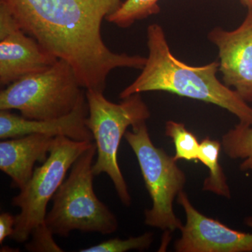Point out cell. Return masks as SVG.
I'll use <instances>...</instances> for the list:
<instances>
[{
    "label": "cell",
    "instance_id": "obj_19",
    "mask_svg": "<svg viewBox=\"0 0 252 252\" xmlns=\"http://www.w3.org/2000/svg\"><path fill=\"white\" fill-rule=\"evenodd\" d=\"M16 216L9 212L0 215V243L2 244L6 238H10L14 232Z\"/></svg>",
    "mask_w": 252,
    "mask_h": 252
},
{
    "label": "cell",
    "instance_id": "obj_7",
    "mask_svg": "<svg viewBox=\"0 0 252 252\" xmlns=\"http://www.w3.org/2000/svg\"><path fill=\"white\" fill-rule=\"evenodd\" d=\"M92 142H79L64 136L55 137L49 157L34 169L27 185L11 200L19 207L14 232L10 239L23 243L37 225L45 222L48 203L65 179L68 170Z\"/></svg>",
    "mask_w": 252,
    "mask_h": 252
},
{
    "label": "cell",
    "instance_id": "obj_2",
    "mask_svg": "<svg viewBox=\"0 0 252 252\" xmlns=\"http://www.w3.org/2000/svg\"><path fill=\"white\" fill-rule=\"evenodd\" d=\"M148 56L140 75L119 94L121 99L149 91H164L215 104L252 126V108L217 77L220 62L190 66L172 54L165 32L153 23L147 28Z\"/></svg>",
    "mask_w": 252,
    "mask_h": 252
},
{
    "label": "cell",
    "instance_id": "obj_16",
    "mask_svg": "<svg viewBox=\"0 0 252 252\" xmlns=\"http://www.w3.org/2000/svg\"><path fill=\"white\" fill-rule=\"evenodd\" d=\"M220 144L230 158L252 161V126L239 123L223 135Z\"/></svg>",
    "mask_w": 252,
    "mask_h": 252
},
{
    "label": "cell",
    "instance_id": "obj_13",
    "mask_svg": "<svg viewBox=\"0 0 252 252\" xmlns=\"http://www.w3.org/2000/svg\"><path fill=\"white\" fill-rule=\"evenodd\" d=\"M221 144L219 141L204 139L200 144L198 160L209 169L208 177L204 181L203 189L206 191L230 198L229 186L223 168L219 162Z\"/></svg>",
    "mask_w": 252,
    "mask_h": 252
},
{
    "label": "cell",
    "instance_id": "obj_15",
    "mask_svg": "<svg viewBox=\"0 0 252 252\" xmlns=\"http://www.w3.org/2000/svg\"><path fill=\"white\" fill-rule=\"evenodd\" d=\"M165 135L170 137L175 144L173 158L176 161L198 160L200 143L195 135L186 128L185 124L168 121L165 124Z\"/></svg>",
    "mask_w": 252,
    "mask_h": 252
},
{
    "label": "cell",
    "instance_id": "obj_21",
    "mask_svg": "<svg viewBox=\"0 0 252 252\" xmlns=\"http://www.w3.org/2000/svg\"><path fill=\"white\" fill-rule=\"evenodd\" d=\"M240 1L244 6H247L248 9L249 8H252V0H240Z\"/></svg>",
    "mask_w": 252,
    "mask_h": 252
},
{
    "label": "cell",
    "instance_id": "obj_3",
    "mask_svg": "<svg viewBox=\"0 0 252 252\" xmlns=\"http://www.w3.org/2000/svg\"><path fill=\"white\" fill-rule=\"evenodd\" d=\"M94 142L73 164L70 173L52 198L45 223L54 235L67 238L73 230L109 235L117 231V217L96 196L94 189Z\"/></svg>",
    "mask_w": 252,
    "mask_h": 252
},
{
    "label": "cell",
    "instance_id": "obj_5",
    "mask_svg": "<svg viewBox=\"0 0 252 252\" xmlns=\"http://www.w3.org/2000/svg\"><path fill=\"white\" fill-rule=\"evenodd\" d=\"M72 66L59 59L51 67L18 79L0 92V110L16 109L31 120L64 117L85 94Z\"/></svg>",
    "mask_w": 252,
    "mask_h": 252
},
{
    "label": "cell",
    "instance_id": "obj_8",
    "mask_svg": "<svg viewBox=\"0 0 252 252\" xmlns=\"http://www.w3.org/2000/svg\"><path fill=\"white\" fill-rule=\"evenodd\" d=\"M183 207L186 223L175 243L177 252H252V233L232 229L218 220L200 213L184 190L177 195ZM246 223L252 228V217Z\"/></svg>",
    "mask_w": 252,
    "mask_h": 252
},
{
    "label": "cell",
    "instance_id": "obj_4",
    "mask_svg": "<svg viewBox=\"0 0 252 252\" xmlns=\"http://www.w3.org/2000/svg\"><path fill=\"white\" fill-rule=\"evenodd\" d=\"M86 96L89 105L86 124L97 147V158L93 171L94 176L107 174L121 201L130 206L132 199L118 163V150L127 127L147 122L151 117L150 110L140 94L122 99L118 104L109 101L102 91L86 90Z\"/></svg>",
    "mask_w": 252,
    "mask_h": 252
},
{
    "label": "cell",
    "instance_id": "obj_12",
    "mask_svg": "<svg viewBox=\"0 0 252 252\" xmlns=\"http://www.w3.org/2000/svg\"><path fill=\"white\" fill-rule=\"evenodd\" d=\"M52 136L31 134L0 142V170L21 190L31 180L36 162H45L54 143Z\"/></svg>",
    "mask_w": 252,
    "mask_h": 252
},
{
    "label": "cell",
    "instance_id": "obj_14",
    "mask_svg": "<svg viewBox=\"0 0 252 252\" xmlns=\"http://www.w3.org/2000/svg\"><path fill=\"white\" fill-rule=\"evenodd\" d=\"M160 0H125L117 11L106 18L119 28L130 27L137 21L160 12Z\"/></svg>",
    "mask_w": 252,
    "mask_h": 252
},
{
    "label": "cell",
    "instance_id": "obj_17",
    "mask_svg": "<svg viewBox=\"0 0 252 252\" xmlns=\"http://www.w3.org/2000/svg\"><path fill=\"white\" fill-rule=\"evenodd\" d=\"M154 241V235L147 232L137 237H131L127 240L119 238L109 239L106 241L86 249L81 252H126L130 250L144 251L148 250Z\"/></svg>",
    "mask_w": 252,
    "mask_h": 252
},
{
    "label": "cell",
    "instance_id": "obj_11",
    "mask_svg": "<svg viewBox=\"0 0 252 252\" xmlns=\"http://www.w3.org/2000/svg\"><path fill=\"white\" fill-rule=\"evenodd\" d=\"M58 60L18 26L0 36V84L7 86L30 74L42 72Z\"/></svg>",
    "mask_w": 252,
    "mask_h": 252
},
{
    "label": "cell",
    "instance_id": "obj_18",
    "mask_svg": "<svg viewBox=\"0 0 252 252\" xmlns=\"http://www.w3.org/2000/svg\"><path fill=\"white\" fill-rule=\"evenodd\" d=\"M54 235L45 222L41 223L32 232L31 241L26 243L25 248L31 252H64L55 241Z\"/></svg>",
    "mask_w": 252,
    "mask_h": 252
},
{
    "label": "cell",
    "instance_id": "obj_10",
    "mask_svg": "<svg viewBox=\"0 0 252 252\" xmlns=\"http://www.w3.org/2000/svg\"><path fill=\"white\" fill-rule=\"evenodd\" d=\"M89 105L86 94L77 107L64 117L52 120H31L9 110H0V139L17 138L31 134L57 137L64 136L79 142H94V137L86 124Z\"/></svg>",
    "mask_w": 252,
    "mask_h": 252
},
{
    "label": "cell",
    "instance_id": "obj_1",
    "mask_svg": "<svg viewBox=\"0 0 252 252\" xmlns=\"http://www.w3.org/2000/svg\"><path fill=\"white\" fill-rule=\"evenodd\" d=\"M20 27L48 52L67 61L86 90L104 92L119 67L142 69L147 58L117 54L104 44V18L123 0H0Z\"/></svg>",
    "mask_w": 252,
    "mask_h": 252
},
{
    "label": "cell",
    "instance_id": "obj_20",
    "mask_svg": "<svg viewBox=\"0 0 252 252\" xmlns=\"http://www.w3.org/2000/svg\"><path fill=\"white\" fill-rule=\"evenodd\" d=\"M240 169L243 171L245 170H252V161H246V160H243L242 163L240 164Z\"/></svg>",
    "mask_w": 252,
    "mask_h": 252
},
{
    "label": "cell",
    "instance_id": "obj_9",
    "mask_svg": "<svg viewBox=\"0 0 252 252\" xmlns=\"http://www.w3.org/2000/svg\"><path fill=\"white\" fill-rule=\"evenodd\" d=\"M238 28L225 31L217 27L209 32V40L217 46L219 71L223 84L233 87L245 102H252V9Z\"/></svg>",
    "mask_w": 252,
    "mask_h": 252
},
{
    "label": "cell",
    "instance_id": "obj_6",
    "mask_svg": "<svg viewBox=\"0 0 252 252\" xmlns=\"http://www.w3.org/2000/svg\"><path fill=\"white\" fill-rule=\"evenodd\" d=\"M124 138L133 151L152 200V207L145 210L146 224L173 233L183 226L175 214L174 200L184 190L187 177L177 162L161 148L154 146L146 122L127 130Z\"/></svg>",
    "mask_w": 252,
    "mask_h": 252
}]
</instances>
